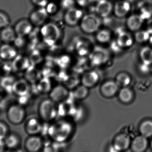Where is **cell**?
Instances as JSON below:
<instances>
[{
	"mask_svg": "<svg viewBox=\"0 0 152 152\" xmlns=\"http://www.w3.org/2000/svg\"><path fill=\"white\" fill-rule=\"evenodd\" d=\"M72 132L71 124L65 120H60L52 125L49 129V135L58 142L66 141Z\"/></svg>",
	"mask_w": 152,
	"mask_h": 152,
	"instance_id": "cell-1",
	"label": "cell"
},
{
	"mask_svg": "<svg viewBox=\"0 0 152 152\" xmlns=\"http://www.w3.org/2000/svg\"><path fill=\"white\" fill-rule=\"evenodd\" d=\"M56 103L50 99L44 100L40 104L38 112L42 120L49 122L55 119L58 113Z\"/></svg>",
	"mask_w": 152,
	"mask_h": 152,
	"instance_id": "cell-2",
	"label": "cell"
},
{
	"mask_svg": "<svg viewBox=\"0 0 152 152\" xmlns=\"http://www.w3.org/2000/svg\"><path fill=\"white\" fill-rule=\"evenodd\" d=\"M26 112L25 108L19 104H12L7 109L6 117L10 123L15 126L20 125L25 120Z\"/></svg>",
	"mask_w": 152,
	"mask_h": 152,
	"instance_id": "cell-3",
	"label": "cell"
},
{
	"mask_svg": "<svg viewBox=\"0 0 152 152\" xmlns=\"http://www.w3.org/2000/svg\"><path fill=\"white\" fill-rule=\"evenodd\" d=\"M41 34L45 43L49 45L55 43L59 39L60 30L57 25L53 23L45 24L41 29Z\"/></svg>",
	"mask_w": 152,
	"mask_h": 152,
	"instance_id": "cell-4",
	"label": "cell"
},
{
	"mask_svg": "<svg viewBox=\"0 0 152 152\" xmlns=\"http://www.w3.org/2000/svg\"><path fill=\"white\" fill-rule=\"evenodd\" d=\"M101 25V19L97 15L92 13L85 15L80 20L81 29L88 34H92L96 32Z\"/></svg>",
	"mask_w": 152,
	"mask_h": 152,
	"instance_id": "cell-5",
	"label": "cell"
},
{
	"mask_svg": "<svg viewBox=\"0 0 152 152\" xmlns=\"http://www.w3.org/2000/svg\"><path fill=\"white\" fill-rule=\"evenodd\" d=\"M119 87L115 80H108L104 82L100 87V93L105 98H112L118 92Z\"/></svg>",
	"mask_w": 152,
	"mask_h": 152,
	"instance_id": "cell-6",
	"label": "cell"
},
{
	"mask_svg": "<svg viewBox=\"0 0 152 152\" xmlns=\"http://www.w3.org/2000/svg\"><path fill=\"white\" fill-rule=\"evenodd\" d=\"M42 140L37 135L29 136L24 142V148L27 152L39 151L42 149Z\"/></svg>",
	"mask_w": 152,
	"mask_h": 152,
	"instance_id": "cell-7",
	"label": "cell"
},
{
	"mask_svg": "<svg viewBox=\"0 0 152 152\" xmlns=\"http://www.w3.org/2000/svg\"><path fill=\"white\" fill-rule=\"evenodd\" d=\"M68 95L67 87L62 85L56 86L50 92V99L56 103L61 102L66 100Z\"/></svg>",
	"mask_w": 152,
	"mask_h": 152,
	"instance_id": "cell-8",
	"label": "cell"
},
{
	"mask_svg": "<svg viewBox=\"0 0 152 152\" xmlns=\"http://www.w3.org/2000/svg\"><path fill=\"white\" fill-rule=\"evenodd\" d=\"M42 128L40 120L35 117L28 120L24 126L25 132L29 136L38 134L42 132Z\"/></svg>",
	"mask_w": 152,
	"mask_h": 152,
	"instance_id": "cell-9",
	"label": "cell"
},
{
	"mask_svg": "<svg viewBox=\"0 0 152 152\" xmlns=\"http://www.w3.org/2000/svg\"><path fill=\"white\" fill-rule=\"evenodd\" d=\"M83 12L81 10L75 7L67 10L64 17L65 22L69 26H75L81 20Z\"/></svg>",
	"mask_w": 152,
	"mask_h": 152,
	"instance_id": "cell-10",
	"label": "cell"
},
{
	"mask_svg": "<svg viewBox=\"0 0 152 152\" xmlns=\"http://www.w3.org/2000/svg\"><path fill=\"white\" fill-rule=\"evenodd\" d=\"M112 145L113 149L117 151H125L130 146V138L126 134L117 135L113 139Z\"/></svg>",
	"mask_w": 152,
	"mask_h": 152,
	"instance_id": "cell-11",
	"label": "cell"
},
{
	"mask_svg": "<svg viewBox=\"0 0 152 152\" xmlns=\"http://www.w3.org/2000/svg\"><path fill=\"white\" fill-rule=\"evenodd\" d=\"M29 83L25 79L16 80L13 87L12 93L17 96H21L30 93Z\"/></svg>",
	"mask_w": 152,
	"mask_h": 152,
	"instance_id": "cell-12",
	"label": "cell"
},
{
	"mask_svg": "<svg viewBox=\"0 0 152 152\" xmlns=\"http://www.w3.org/2000/svg\"><path fill=\"white\" fill-rule=\"evenodd\" d=\"M6 149L11 150L18 149L21 145L22 139L21 137L16 132H10L4 139Z\"/></svg>",
	"mask_w": 152,
	"mask_h": 152,
	"instance_id": "cell-13",
	"label": "cell"
},
{
	"mask_svg": "<svg viewBox=\"0 0 152 152\" xmlns=\"http://www.w3.org/2000/svg\"><path fill=\"white\" fill-rule=\"evenodd\" d=\"M99 79L98 73L94 70H91L83 74L81 78V84L88 88H91L98 84Z\"/></svg>",
	"mask_w": 152,
	"mask_h": 152,
	"instance_id": "cell-14",
	"label": "cell"
},
{
	"mask_svg": "<svg viewBox=\"0 0 152 152\" xmlns=\"http://www.w3.org/2000/svg\"><path fill=\"white\" fill-rule=\"evenodd\" d=\"M109 57V53L107 50L100 47L96 46L91 54V60L94 64H101L105 62Z\"/></svg>",
	"mask_w": 152,
	"mask_h": 152,
	"instance_id": "cell-15",
	"label": "cell"
},
{
	"mask_svg": "<svg viewBox=\"0 0 152 152\" xmlns=\"http://www.w3.org/2000/svg\"><path fill=\"white\" fill-rule=\"evenodd\" d=\"M113 9L110 2L107 0H100L96 4L95 11L98 16L105 18L110 14Z\"/></svg>",
	"mask_w": 152,
	"mask_h": 152,
	"instance_id": "cell-16",
	"label": "cell"
},
{
	"mask_svg": "<svg viewBox=\"0 0 152 152\" xmlns=\"http://www.w3.org/2000/svg\"><path fill=\"white\" fill-rule=\"evenodd\" d=\"M131 9L130 2L126 1H121L117 2L113 7L114 14L117 17L122 18L126 16Z\"/></svg>",
	"mask_w": 152,
	"mask_h": 152,
	"instance_id": "cell-17",
	"label": "cell"
},
{
	"mask_svg": "<svg viewBox=\"0 0 152 152\" xmlns=\"http://www.w3.org/2000/svg\"><path fill=\"white\" fill-rule=\"evenodd\" d=\"M17 56L16 49L8 44L4 45L0 47V59L4 61H10Z\"/></svg>",
	"mask_w": 152,
	"mask_h": 152,
	"instance_id": "cell-18",
	"label": "cell"
},
{
	"mask_svg": "<svg viewBox=\"0 0 152 152\" xmlns=\"http://www.w3.org/2000/svg\"><path fill=\"white\" fill-rule=\"evenodd\" d=\"M48 14L49 13L46 9L42 7V9H39L32 13L30 19L33 24L37 26H40L45 23L48 18Z\"/></svg>",
	"mask_w": 152,
	"mask_h": 152,
	"instance_id": "cell-19",
	"label": "cell"
},
{
	"mask_svg": "<svg viewBox=\"0 0 152 152\" xmlns=\"http://www.w3.org/2000/svg\"><path fill=\"white\" fill-rule=\"evenodd\" d=\"M13 60L12 63L14 71L18 72L26 71L30 67V61L29 59L23 57H16Z\"/></svg>",
	"mask_w": 152,
	"mask_h": 152,
	"instance_id": "cell-20",
	"label": "cell"
},
{
	"mask_svg": "<svg viewBox=\"0 0 152 152\" xmlns=\"http://www.w3.org/2000/svg\"><path fill=\"white\" fill-rule=\"evenodd\" d=\"M116 42L121 48H127L133 45L134 40L130 34L123 31L118 34Z\"/></svg>",
	"mask_w": 152,
	"mask_h": 152,
	"instance_id": "cell-21",
	"label": "cell"
},
{
	"mask_svg": "<svg viewBox=\"0 0 152 152\" xmlns=\"http://www.w3.org/2000/svg\"><path fill=\"white\" fill-rule=\"evenodd\" d=\"M147 137L142 135L133 140L131 145V149L133 151L143 152L147 148Z\"/></svg>",
	"mask_w": 152,
	"mask_h": 152,
	"instance_id": "cell-22",
	"label": "cell"
},
{
	"mask_svg": "<svg viewBox=\"0 0 152 152\" xmlns=\"http://www.w3.org/2000/svg\"><path fill=\"white\" fill-rule=\"evenodd\" d=\"M144 21L139 14H134L128 18L127 25L130 30L136 31L142 26Z\"/></svg>",
	"mask_w": 152,
	"mask_h": 152,
	"instance_id": "cell-23",
	"label": "cell"
},
{
	"mask_svg": "<svg viewBox=\"0 0 152 152\" xmlns=\"http://www.w3.org/2000/svg\"><path fill=\"white\" fill-rule=\"evenodd\" d=\"M32 28V26L29 22L22 21L16 25L15 31L18 36L22 37L29 34Z\"/></svg>",
	"mask_w": 152,
	"mask_h": 152,
	"instance_id": "cell-24",
	"label": "cell"
},
{
	"mask_svg": "<svg viewBox=\"0 0 152 152\" xmlns=\"http://www.w3.org/2000/svg\"><path fill=\"white\" fill-rule=\"evenodd\" d=\"M1 37L4 42L11 43L16 39V32L11 28L5 27L1 32Z\"/></svg>",
	"mask_w": 152,
	"mask_h": 152,
	"instance_id": "cell-25",
	"label": "cell"
},
{
	"mask_svg": "<svg viewBox=\"0 0 152 152\" xmlns=\"http://www.w3.org/2000/svg\"><path fill=\"white\" fill-rule=\"evenodd\" d=\"M89 88L83 85L77 87L73 92V95L75 99L82 100L86 98L89 93Z\"/></svg>",
	"mask_w": 152,
	"mask_h": 152,
	"instance_id": "cell-26",
	"label": "cell"
},
{
	"mask_svg": "<svg viewBox=\"0 0 152 152\" xmlns=\"http://www.w3.org/2000/svg\"><path fill=\"white\" fill-rule=\"evenodd\" d=\"M15 80L14 78L10 76H3L1 80V87L6 92H12V87L15 83Z\"/></svg>",
	"mask_w": 152,
	"mask_h": 152,
	"instance_id": "cell-27",
	"label": "cell"
},
{
	"mask_svg": "<svg viewBox=\"0 0 152 152\" xmlns=\"http://www.w3.org/2000/svg\"><path fill=\"white\" fill-rule=\"evenodd\" d=\"M115 81L119 87H127L131 82V78L128 74L121 72L117 75Z\"/></svg>",
	"mask_w": 152,
	"mask_h": 152,
	"instance_id": "cell-28",
	"label": "cell"
},
{
	"mask_svg": "<svg viewBox=\"0 0 152 152\" xmlns=\"http://www.w3.org/2000/svg\"><path fill=\"white\" fill-rule=\"evenodd\" d=\"M118 97L120 101L124 103H129L133 98L131 90L127 87H122L119 91Z\"/></svg>",
	"mask_w": 152,
	"mask_h": 152,
	"instance_id": "cell-29",
	"label": "cell"
},
{
	"mask_svg": "<svg viewBox=\"0 0 152 152\" xmlns=\"http://www.w3.org/2000/svg\"><path fill=\"white\" fill-rule=\"evenodd\" d=\"M39 74L37 70L30 66L25 71V79L30 84L35 83L38 80Z\"/></svg>",
	"mask_w": 152,
	"mask_h": 152,
	"instance_id": "cell-30",
	"label": "cell"
},
{
	"mask_svg": "<svg viewBox=\"0 0 152 152\" xmlns=\"http://www.w3.org/2000/svg\"><path fill=\"white\" fill-rule=\"evenodd\" d=\"M140 131L142 135L146 137L152 136V121L146 120L142 123L140 126Z\"/></svg>",
	"mask_w": 152,
	"mask_h": 152,
	"instance_id": "cell-31",
	"label": "cell"
},
{
	"mask_svg": "<svg viewBox=\"0 0 152 152\" xmlns=\"http://www.w3.org/2000/svg\"><path fill=\"white\" fill-rule=\"evenodd\" d=\"M140 55L143 62L148 64L152 63V49L151 47H144L141 50Z\"/></svg>",
	"mask_w": 152,
	"mask_h": 152,
	"instance_id": "cell-32",
	"label": "cell"
},
{
	"mask_svg": "<svg viewBox=\"0 0 152 152\" xmlns=\"http://www.w3.org/2000/svg\"><path fill=\"white\" fill-rule=\"evenodd\" d=\"M96 38L98 42L100 43H108L111 39V33L107 29H102L97 32Z\"/></svg>",
	"mask_w": 152,
	"mask_h": 152,
	"instance_id": "cell-33",
	"label": "cell"
},
{
	"mask_svg": "<svg viewBox=\"0 0 152 152\" xmlns=\"http://www.w3.org/2000/svg\"><path fill=\"white\" fill-rule=\"evenodd\" d=\"M37 88L39 92L43 93L50 92L52 89L50 82L47 79H43L40 80L37 85Z\"/></svg>",
	"mask_w": 152,
	"mask_h": 152,
	"instance_id": "cell-34",
	"label": "cell"
},
{
	"mask_svg": "<svg viewBox=\"0 0 152 152\" xmlns=\"http://www.w3.org/2000/svg\"><path fill=\"white\" fill-rule=\"evenodd\" d=\"M151 36V34L147 30H141L136 33L135 38L138 43H144L149 41Z\"/></svg>",
	"mask_w": 152,
	"mask_h": 152,
	"instance_id": "cell-35",
	"label": "cell"
},
{
	"mask_svg": "<svg viewBox=\"0 0 152 152\" xmlns=\"http://www.w3.org/2000/svg\"><path fill=\"white\" fill-rule=\"evenodd\" d=\"M14 70L12 63H10V61H5L0 67V75L2 74L3 76H10V74Z\"/></svg>",
	"mask_w": 152,
	"mask_h": 152,
	"instance_id": "cell-36",
	"label": "cell"
},
{
	"mask_svg": "<svg viewBox=\"0 0 152 152\" xmlns=\"http://www.w3.org/2000/svg\"><path fill=\"white\" fill-rule=\"evenodd\" d=\"M10 132V128L7 123L0 120V140H4Z\"/></svg>",
	"mask_w": 152,
	"mask_h": 152,
	"instance_id": "cell-37",
	"label": "cell"
},
{
	"mask_svg": "<svg viewBox=\"0 0 152 152\" xmlns=\"http://www.w3.org/2000/svg\"><path fill=\"white\" fill-rule=\"evenodd\" d=\"M142 18L144 20H149L151 18L152 16V9L149 6H144L140 9V12L139 13Z\"/></svg>",
	"mask_w": 152,
	"mask_h": 152,
	"instance_id": "cell-38",
	"label": "cell"
},
{
	"mask_svg": "<svg viewBox=\"0 0 152 152\" xmlns=\"http://www.w3.org/2000/svg\"><path fill=\"white\" fill-rule=\"evenodd\" d=\"M76 49L78 53L80 55H85L88 52V48L86 43L80 41L77 44Z\"/></svg>",
	"mask_w": 152,
	"mask_h": 152,
	"instance_id": "cell-39",
	"label": "cell"
},
{
	"mask_svg": "<svg viewBox=\"0 0 152 152\" xmlns=\"http://www.w3.org/2000/svg\"><path fill=\"white\" fill-rule=\"evenodd\" d=\"M30 100V94L18 96V104L21 106H24L28 104Z\"/></svg>",
	"mask_w": 152,
	"mask_h": 152,
	"instance_id": "cell-40",
	"label": "cell"
},
{
	"mask_svg": "<svg viewBox=\"0 0 152 152\" xmlns=\"http://www.w3.org/2000/svg\"><path fill=\"white\" fill-rule=\"evenodd\" d=\"M75 0H61V5L62 8L68 10L74 7Z\"/></svg>",
	"mask_w": 152,
	"mask_h": 152,
	"instance_id": "cell-41",
	"label": "cell"
},
{
	"mask_svg": "<svg viewBox=\"0 0 152 152\" xmlns=\"http://www.w3.org/2000/svg\"><path fill=\"white\" fill-rule=\"evenodd\" d=\"M9 24V19L7 16L2 12H0V28L7 27Z\"/></svg>",
	"mask_w": 152,
	"mask_h": 152,
	"instance_id": "cell-42",
	"label": "cell"
},
{
	"mask_svg": "<svg viewBox=\"0 0 152 152\" xmlns=\"http://www.w3.org/2000/svg\"><path fill=\"white\" fill-rule=\"evenodd\" d=\"M47 8L46 10L47 12L49 13H54L57 10V6L53 3H50L47 4Z\"/></svg>",
	"mask_w": 152,
	"mask_h": 152,
	"instance_id": "cell-43",
	"label": "cell"
},
{
	"mask_svg": "<svg viewBox=\"0 0 152 152\" xmlns=\"http://www.w3.org/2000/svg\"><path fill=\"white\" fill-rule=\"evenodd\" d=\"M93 0H76L77 4L81 7H86L89 5Z\"/></svg>",
	"mask_w": 152,
	"mask_h": 152,
	"instance_id": "cell-44",
	"label": "cell"
},
{
	"mask_svg": "<svg viewBox=\"0 0 152 152\" xmlns=\"http://www.w3.org/2000/svg\"><path fill=\"white\" fill-rule=\"evenodd\" d=\"M33 3L37 6L44 7L48 4L47 0H32Z\"/></svg>",
	"mask_w": 152,
	"mask_h": 152,
	"instance_id": "cell-45",
	"label": "cell"
},
{
	"mask_svg": "<svg viewBox=\"0 0 152 152\" xmlns=\"http://www.w3.org/2000/svg\"><path fill=\"white\" fill-rule=\"evenodd\" d=\"M146 30L149 32V33L152 35V18H151L150 19L148 20L146 24Z\"/></svg>",
	"mask_w": 152,
	"mask_h": 152,
	"instance_id": "cell-46",
	"label": "cell"
},
{
	"mask_svg": "<svg viewBox=\"0 0 152 152\" xmlns=\"http://www.w3.org/2000/svg\"><path fill=\"white\" fill-rule=\"evenodd\" d=\"M150 64H147V63L143 62V64H142L140 67V69L143 72H147L150 70V67H149Z\"/></svg>",
	"mask_w": 152,
	"mask_h": 152,
	"instance_id": "cell-47",
	"label": "cell"
},
{
	"mask_svg": "<svg viewBox=\"0 0 152 152\" xmlns=\"http://www.w3.org/2000/svg\"><path fill=\"white\" fill-rule=\"evenodd\" d=\"M6 149V146L4 140H0V152L5 151Z\"/></svg>",
	"mask_w": 152,
	"mask_h": 152,
	"instance_id": "cell-48",
	"label": "cell"
},
{
	"mask_svg": "<svg viewBox=\"0 0 152 152\" xmlns=\"http://www.w3.org/2000/svg\"><path fill=\"white\" fill-rule=\"evenodd\" d=\"M149 43H150V44L151 45V46H152V35L150 37V39L149 40Z\"/></svg>",
	"mask_w": 152,
	"mask_h": 152,
	"instance_id": "cell-49",
	"label": "cell"
},
{
	"mask_svg": "<svg viewBox=\"0 0 152 152\" xmlns=\"http://www.w3.org/2000/svg\"><path fill=\"white\" fill-rule=\"evenodd\" d=\"M127 1H129V2H131L134 1H136V0H127Z\"/></svg>",
	"mask_w": 152,
	"mask_h": 152,
	"instance_id": "cell-50",
	"label": "cell"
},
{
	"mask_svg": "<svg viewBox=\"0 0 152 152\" xmlns=\"http://www.w3.org/2000/svg\"><path fill=\"white\" fill-rule=\"evenodd\" d=\"M151 147H152V142H151Z\"/></svg>",
	"mask_w": 152,
	"mask_h": 152,
	"instance_id": "cell-51",
	"label": "cell"
}]
</instances>
